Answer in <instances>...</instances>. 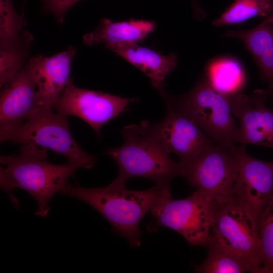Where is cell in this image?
Here are the masks:
<instances>
[{
  "label": "cell",
  "instance_id": "1",
  "mask_svg": "<svg viewBox=\"0 0 273 273\" xmlns=\"http://www.w3.org/2000/svg\"><path fill=\"white\" fill-rule=\"evenodd\" d=\"M169 190L170 187L156 185L146 190H130L114 180L107 186L94 188L67 182L60 193L90 206L106 218L116 234L124 237L131 247H138L142 235L141 221Z\"/></svg>",
  "mask_w": 273,
  "mask_h": 273
},
{
  "label": "cell",
  "instance_id": "2",
  "mask_svg": "<svg viewBox=\"0 0 273 273\" xmlns=\"http://www.w3.org/2000/svg\"><path fill=\"white\" fill-rule=\"evenodd\" d=\"M0 162L2 189L9 195L17 188L29 193L37 203L35 215L41 216L47 215L50 200L80 168L68 162H49L47 150L32 144L21 145L19 155L1 156Z\"/></svg>",
  "mask_w": 273,
  "mask_h": 273
},
{
  "label": "cell",
  "instance_id": "3",
  "mask_svg": "<svg viewBox=\"0 0 273 273\" xmlns=\"http://www.w3.org/2000/svg\"><path fill=\"white\" fill-rule=\"evenodd\" d=\"M121 133L123 144L105 152L118 166L119 173L115 180L126 184L130 178L143 177L155 181L157 185L170 187L172 179L184 176V164L179 161L173 160L147 134L141 124L126 125Z\"/></svg>",
  "mask_w": 273,
  "mask_h": 273
},
{
  "label": "cell",
  "instance_id": "4",
  "mask_svg": "<svg viewBox=\"0 0 273 273\" xmlns=\"http://www.w3.org/2000/svg\"><path fill=\"white\" fill-rule=\"evenodd\" d=\"M168 109L180 113L195 122L216 144L230 147L237 142L238 126L231 100L215 91L206 78L179 96H162Z\"/></svg>",
  "mask_w": 273,
  "mask_h": 273
},
{
  "label": "cell",
  "instance_id": "5",
  "mask_svg": "<svg viewBox=\"0 0 273 273\" xmlns=\"http://www.w3.org/2000/svg\"><path fill=\"white\" fill-rule=\"evenodd\" d=\"M257 219L239 199L230 197L214 201L212 242L239 256L249 272L260 273L261 241Z\"/></svg>",
  "mask_w": 273,
  "mask_h": 273
},
{
  "label": "cell",
  "instance_id": "6",
  "mask_svg": "<svg viewBox=\"0 0 273 273\" xmlns=\"http://www.w3.org/2000/svg\"><path fill=\"white\" fill-rule=\"evenodd\" d=\"M0 140L1 143L9 141L51 150L80 168L90 169L96 161L95 157L84 151L73 139L68 116L53 109L44 110L19 125L0 129Z\"/></svg>",
  "mask_w": 273,
  "mask_h": 273
},
{
  "label": "cell",
  "instance_id": "7",
  "mask_svg": "<svg viewBox=\"0 0 273 273\" xmlns=\"http://www.w3.org/2000/svg\"><path fill=\"white\" fill-rule=\"evenodd\" d=\"M214 201L196 190L189 197L172 198L170 190L165 192L150 211L152 225L170 228L181 235L191 245L207 247L211 241Z\"/></svg>",
  "mask_w": 273,
  "mask_h": 273
},
{
  "label": "cell",
  "instance_id": "8",
  "mask_svg": "<svg viewBox=\"0 0 273 273\" xmlns=\"http://www.w3.org/2000/svg\"><path fill=\"white\" fill-rule=\"evenodd\" d=\"M184 165L187 182L210 200L232 196L237 170L229 147L214 144Z\"/></svg>",
  "mask_w": 273,
  "mask_h": 273
},
{
  "label": "cell",
  "instance_id": "9",
  "mask_svg": "<svg viewBox=\"0 0 273 273\" xmlns=\"http://www.w3.org/2000/svg\"><path fill=\"white\" fill-rule=\"evenodd\" d=\"M165 117L151 124L141 123L147 134L165 152L178 156L184 165L212 147L214 142L193 120L168 109Z\"/></svg>",
  "mask_w": 273,
  "mask_h": 273
},
{
  "label": "cell",
  "instance_id": "10",
  "mask_svg": "<svg viewBox=\"0 0 273 273\" xmlns=\"http://www.w3.org/2000/svg\"><path fill=\"white\" fill-rule=\"evenodd\" d=\"M137 98H124L99 91L79 88L72 80L53 105L55 111L78 117L101 136L102 126L125 111Z\"/></svg>",
  "mask_w": 273,
  "mask_h": 273
},
{
  "label": "cell",
  "instance_id": "11",
  "mask_svg": "<svg viewBox=\"0 0 273 273\" xmlns=\"http://www.w3.org/2000/svg\"><path fill=\"white\" fill-rule=\"evenodd\" d=\"M229 148L237 170L232 196L243 203L258 220L273 195V161L253 158L243 145Z\"/></svg>",
  "mask_w": 273,
  "mask_h": 273
},
{
  "label": "cell",
  "instance_id": "12",
  "mask_svg": "<svg viewBox=\"0 0 273 273\" xmlns=\"http://www.w3.org/2000/svg\"><path fill=\"white\" fill-rule=\"evenodd\" d=\"M267 90L256 89L251 96L239 94L231 100L232 112L239 120L237 142L273 149V109L265 102Z\"/></svg>",
  "mask_w": 273,
  "mask_h": 273
},
{
  "label": "cell",
  "instance_id": "13",
  "mask_svg": "<svg viewBox=\"0 0 273 273\" xmlns=\"http://www.w3.org/2000/svg\"><path fill=\"white\" fill-rule=\"evenodd\" d=\"M76 50H67L47 57L42 55L30 58L26 67L37 89L39 106L45 110L53 109V105L71 80V64Z\"/></svg>",
  "mask_w": 273,
  "mask_h": 273
},
{
  "label": "cell",
  "instance_id": "14",
  "mask_svg": "<svg viewBox=\"0 0 273 273\" xmlns=\"http://www.w3.org/2000/svg\"><path fill=\"white\" fill-rule=\"evenodd\" d=\"M4 86L0 99V129L19 125L48 110L39 106L36 85L26 66Z\"/></svg>",
  "mask_w": 273,
  "mask_h": 273
},
{
  "label": "cell",
  "instance_id": "15",
  "mask_svg": "<svg viewBox=\"0 0 273 273\" xmlns=\"http://www.w3.org/2000/svg\"><path fill=\"white\" fill-rule=\"evenodd\" d=\"M108 49L147 75L153 86L161 96L166 93L164 90L165 78L175 69L178 63L175 54L164 55L139 44H117Z\"/></svg>",
  "mask_w": 273,
  "mask_h": 273
},
{
  "label": "cell",
  "instance_id": "16",
  "mask_svg": "<svg viewBox=\"0 0 273 273\" xmlns=\"http://www.w3.org/2000/svg\"><path fill=\"white\" fill-rule=\"evenodd\" d=\"M155 23L153 21L135 20L113 22L103 18L94 31L83 37L84 43L92 46L104 43L109 47L121 44H139L155 29Z\"/></svg>",
  "mask_w": 273,
  "mask_h": 273
},
{
  "label": "cell",
  "instance_id": "17",
  "mask_svg": "<svg viewBox=\"0 0 273 273\" xmlns=\"http://www.w3.org/2000/svg\"><path fill=\"white\" fill-rule=\"evenodd\" d=\"M206 79L219 94L229 98L241 93L246 83L245 72L241 63L231 57H220L208 64Z\"/></svg>",
  "mask_w": 273,
  "mask_h": 273
},
{
  "label": "cell",
  "instance_id": "18",
  "mask_svg": "<svg viewBox=\"0 0 273 273\" xmlns=\"http://www.w3.org/2000/svg\"><path fill=\"white\" fill-rule=\"evenodd\" d=\"M222 37L237 38L254 61L273 45V10L257 26L249 30H229Z\"/></svg>",
  "mask_w": 273,
  "mask_h": 273
},
{
  "label": "cell",
  "instance_id": "19",
  "mask_svg": "<svg viewBox=\"0 0 273 273\" xmlns=\"http://www.w3.org/2000/svg\"><path fill=\"white\" fill-rule=\"evenodd\" d=\"M273 10V0H235L212 22L215 27L242 24L254 17L265 18Z\"/></svg>",
  "mask_w": 273,
  "mask_h": 273
},
{
  "label": "cell",
  "instance_id": "20",
  "mask_svg": "<svg viewBox=\"0 0 273 273\" xmlns=\"http://www.w3.org/2000/svg\"><path fill=\"white\" fill-rule=\"evenodd\" d=\"M206 258L200 264L195 265V270L201 273L249 272L247 263L235 253L210 242Z\"/></svg>",
  "mask_w": 273,
  "mask_h": 273
},
{
  "label": "cell",
  "instance_id": "21",
  "mask_svg": "<svg viewBox=\"0 0 273 273\" xmlns=\"http://www.w3.org/2000/svg\"><path fill=\"white\" fill-rule=\"evenodd\" d=\"M32 35L23 31L20 39L14 46L0 51V86L2 87L13 79L24 67L30 44Z\"/></svg>",
  "mask_w": 273,
  "mask_h": 273
},
{
  "label": "cell",
  "instance_id": "22",
  "mask_svg": "<svg viewBox=\"0 0 273 273\" xmlns=\"http://www.w3.org/2000/svg\"><path fill=\"white\" fill-rule=\"evenodd\" d=\"M257 224L261 241L260 273H273V195Z\"/></svg>",
  "mask_w": 273,
  "mask_h": 273
},
{
  "label": "cell",
  "instance_id": "23",
  "mask_svg": "<svg viewBox=\"0 0 273 273\" xmlns=\"http://www.w3.org/2000/svg\"><path fill=\"white\" fill-rule=\"evenodd\" d=\"M23 19L16 12L12 0H0V47L7 48L21 38Z\"/></svg>",
  "mask_w": 273,
  "mask_h": 273
},
{
  "label": "cell",
  "instance_id": "24",
  "mask_svg": "<svg viewBox=\"0 0 273 273\" xmlns=\"http://www.w3.org/2000/svg\"><path fill=\"white\" fill-rule=\"evenodd\" d=\"M255 62L262 79L267 85L273 106V45Z\"/></svg>",
  "mask_w": 273,
  "mask_h": 273
},
{
  "label": "cell",
  "instance_id": "25",
  "mask_svg": "<svg viewBox=\"0 0 273 273\" xmlns=\"http://www.w3.org/2000/svg\"><path fill=\"white\" fill-rule=\"evenodd\" d=\"M46 10L53 14L57 22H64V16L67 11L74 4L80 0H42Z\"/></svg>",
  "mask_w": 273,
  "mask_h": 273
},
{
  "label": "cell",
  "instance_id": "26",
  "mask_svg": "<svg viewBox=\"0 0 273 273\" xmlns=\"http://www.w3.org/2000/svg\"><path fill=\"white\" fill-rule=\"evenodd\" d=\"M193 1L194 2V5L195 6V0H193Z\"/></svg>",
  "mask_w": 273,
  "mask_h": 273
},
{
  "label": "cell",
  "instance_id": "27",
  "mask_svg": "<svg viewBox=\"0 0 273 273\" xmlns=\"http://www.w3.org/2000/svg\"><path fill=\"white\" fill-rule=\"evenodd\" d=\"M26 0H23V3H25Z\"/></svg>",
  "mask_w": 273,
  "mask_h": 273
}]
</instances>
